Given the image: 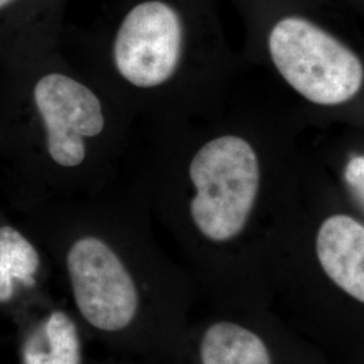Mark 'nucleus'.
Wrapping results in <instances>:
<instances>
[{
	"mask_svg": "<svg viewBox=\"0 0 364 364\" xmlns=\"http://www.w3.org/2000/svg\"><path fill=\"white\" fill-rule=\"evenodd\" d=\"M344 178L351 189L352 196L356 203L363 208L364 204V158L362 156H353L347 164L344 171Z\"/></svg>",
	"mask_w": 364,
	"mask_h": 364,
	"instance_id": "nucleus-8",
	"label": "nucleus"
},
{
	"mask_svg": "<svg viewBox=\"0 0 364 364\" xmlns=\"http://www.w3.org/2000/svg\"><path fill=\"white\" fill-rule=\"evenodd\" d=\"M41 267V255L36 246L10 224L0 225V302L13 299L15 284H34Z\"/></svg>",
	"mask_w": 364,
	"mask_h": 364,
	"instance_id": "nucleus-7",
	"label": "nucleus"
},
{
	"mask_svg": "<svg viewBox=\"0 0 364 364\" xmlns=\"http://www.w3.org/2000/svg\"><path fill=\"white\" fill-rule=\"evenodd\" d=\"M183 364H343L272 309H210L192 318Z\"/></svg>",
	"mask_w": 364,
	"mask_h": 364,
	"instance_id": "nucleus-3",
	"label": "nucleus"
},
{
	"mask_svg": "<svg viewBox=\"0 0 364 364\" xmlns=\"http://www.w3.org/2000/svg\"><path fill=\"white\" fill-rule=\"evenodd\" d=\"M16 1H19V0H0V13L10 9Z\"/></svg>",
	"mask_w": 364,
	"mask_h": 364,
	"instance_id": "nucleus-9",
	"label": "nucleus"
},
{
	"mask_svg": "<svg viewBox=\"0 0 364 364\" xmlns=\"http://www.w3.org/2000/svg\"><path fill=\"white\" fill-rule=\"evenodd\" d=\"M23 364H82L75 320L63 311L50 313L22 347Z\"/></svg>",
	"mask_w": 364,
	"mask_h": 364,
	"instance_id": "nucleus-6",
	"label": "nucleus"
},
{
	"mask_svg": "<svg viewBox=\"0 0 364 364\" xmlns=\"http://www.w3.org/2000/svg\"><path fill=\"white\" fill-rule=\"evenodd\" d=\"M139 364H150V363H146V362H141Z\"/></svg>",
	"mask_w": 364,
	"mask_h": 364,
	"instance_id": "nucleus-10",
	"label": "nucleus"
},
{
	"mask_svg": "<svg viewBox=\"0 0 364 364\" xmlns=\"http://www.w3.org/2000/svg\"><path fill=\"white\" fill-rule=\"evenodd\" d=\"M269 50L287 84L309 102L343 105L363 85L359 57L308 19L287 16L273 27Z\"/></svg>",
	"mask_w": 364,
	"mask_h": 364,
	"instance_id": "nucleus-4",
	"label": "nucleus"
},
{
	"mask_svg": "<svg viewBox=\"0 0 364 364\" xmlns=\"http://www.w3.org/2000/svg\"><path fill=\"white\" fill-rule=\"evenodd\" d=\"M6 68L0 90V161L4 170L77 169L90 141L105 130L99 96L77 78L30 55Z\"/></svg>",
	"mask_w": 364,
	"mask_h": 364,
	"instance_id": "nucleus-2",
	"label": "nucleus"
},
{
	"mask_svg": "<svg viewBox=\"0 0 364 364\" xmlns=\"http://www.w3.org/2000/svg\"><path fill=\"white\" fill-rule=\"evenodd\" d=\"M269 309L343 364H364V224L326 213L311 247L274 254L266 267Z\"/></svg>",
	"mask_w": 364,
	"mask_h": 364,
	"instance_id": "nucleus-1",
	"label": "nucleus"
},
{
	"mask_svg": "<svg viewBox=\"0 0 364 364\" xmlns=\"http://www.w3.org/2000/svg\"><path fill=\"white\" fill-rule=\"evenodd\" d=\"M183 26L168 3L149 0L135 6L117 30L112 60L117 73L136 88L166 82L181 58Z\"/></svg>",
	"mask_w": 364,
	"mask_h": 364,
	"instance_id": "nucleus-5",
	"label": "nucleus"
}]
</instances>
